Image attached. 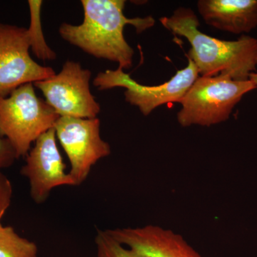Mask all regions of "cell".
<instances>
[{
  "mask_svg": "<svg viewBox=\"0 0 257 257\" xmlns=\"http://www.w3.org/2000/svg\"><path fill=\"white\" fill-rule=\"evenodd\" d=\"M125 3L124 0H82V23H63L59 33L65 41L89 55L117 62L123 69L131 68L135 52L125 40V26L132 25L140 33L154 26L155 21L151 16L126 18Z\"/></svg>",
  "mask_w": 257,
  "mask_h": 257,
  "instance_id": "6da1fadb",
  "label": "cell"
},
{
  "mask_svg": "<svg viewBox=\"0 0 257 257\" xmlns=\"http://www.w3.org/2000/svg\"><path fill=\"white\" fill-rule=\"evenodd\" d=\"M161 23L172 34L185 37L192 49L189 57L197 66L201 77L227 75L234 80L249 79L256 66L257 40L242 35L235 41L218 40L198 29L197 15L189 8H179Z\"/></svg>",
  "mask_w": 257,
  "mask_h": 257,
  "instance_id": "7a4b0ae2",
  "label": "cell"
},
{
  "mask_svg": "<svg viewBox=\"0 0 257 257\" xmlns=\"http://www.w3.org/2000/svg\"><path fill=\"white\" fill-rule=\"evenodd\" d=\"M59 117L53 108L37 95L32 83L0 98V136L9 140L18 159L26 157L32 143L54 128Z\"/></svg>",
  "mask_w": 257,
  "mask_h": 257,
  "instance_id": "3957f363",
  "label": "cell"
},
{
  "mask_svg": "<svg viewBox=\"0 0 257 257\" xmlns=\"http://www.w3.org/2000/svg\"><path fill=\"white\" fill-rule=\"evenodd\" d=\"M255 89L256 85L250 79L234 80L222 74L199 77L180 101L178 122L184 127L224 122L243 95Z\"/></svg>",
  "mask_w": 257,
  "mask_h": 257,
  "instance_id": "277c9868",
  "label": "cell"
},
{
  "mask_svg": "<svg viewBox=\"0 0 257 257\" xmlns=\"http://www.w3.org/2000/svg\"><path fill=\"white\" fill-rule=\"evenodd\" d=\"M188 64L177 72L168 82L157 86H146L136 82L125 73L124 69L118 67L115 70L108 69L98 74L93 84L99 90L114 87H124L125 100L132 105L138 106L142 114L148 116L159 106L169 103H180L196 79L199 71L194 62L188 57Z\"/></svg>",
  "mask_w": 257,
  "mask_h": 257,
  "instance_id": "5b68a950",
  "label": "cell"
},
{
  "mask_svg": "<svg viewBox=\"0 0 257 257\" xmlns=\"http://www.w3.org/2000/svg\"><path fill=\"white\" fill-rule=\"evenodd\" d=\"M91 77L90 70L67 60L58 74L33 84L59 116L94 119L101 107L91 92Z\"/></svg>",
  "mask_w": 257,
  "mask_h": 257,
  "instance_id": "8992f818",
  "label": "cell"
},
{
  "mask_svg": "<svg viewBox=\"0 0 257 257\" xmlns=\"http://www.w3.org/2000/svg\"><path fill=\"white\" fill-rule=\"evenodd\" d=\"M54 128L70 162L69 175L79 185L93 166L111 154L110 146L100 136V120L60 116Z\"/></svg>",
  "mask_w": 257,
  "mask_h": 257,
  "instance_id": "52a82bcc",
  "label": "cell"
},
{
  "mask_svg": "<svg viewBox=\"0 0 257 257\" xmlns=\"http://www.w3.org/2000/svg\"><path fill=\"white\" fill-rule=\"evenodd\" d=\"M28 29L0 23V98L28 83L55 75L52 67L40 65L30 55Z\"/></svg>",
  "mask_w": 257,
  "mask_h": 257,
  "instance_id": "ba28073f",
  "label": "cell"
},
{
  "mask_svg": "<svg viewBox=\"0 0 257 257\" xmlns=\"http://www.w3.org/2000/svg\"><path fill=\"white\" fill-rule=\"evenodd\" d=\"M22 175L29 179L30 195L36 204L47 200L50 192L62 186H77L66 172V165L57 145L55 128L42 135L26 156Z\"/></svg>",
  "mask_w": 257,
  "mask_h": 257,
  "instance_id": "9c48e42d",
  "label": "cell"
},
{
  "mask_svg": "<svg viewBox=\"0 0 257 257\" xmlns=\"http://www.w3.org/2000/svg\"><path fill=\"white\" fill-rule=\"evenodd\" d=\"M106 231L118 242L147 257H203L182 235L156 225Z\"/></svg>",
  "mask_w": 257,
  "mask_h": 257,
  "instance_id": "30bf717a",
  "label": "cell"
},
{
  "mask_svg": "<svg viewBox=\"0 0 257 257\" xmlns=\"http://www.w3.org/2000/svg\"><path fill=\"white\" fill-rule=\"evenodd\" d=\"M198 11L207 25L230 33H248L257 27V0H199Z\"/></svg>",
  "mask_w": 257,
  "mask_h": 257,
  "instance_id": "8fae6325",
  "label": "cell"
},
{
  "mask_svg": "<svg viewBox=\"0 0 257 257\" xmlns=\"http://www.w3.org/2000/svg\"><path fill=\"white\" fill-rule=\"evenodd\" d=\"M30 11V26L28 29L30 48L37 58L43 61L55 60L57 55L45 41L41 25V8L42 2L30 0L28 1Z\"/></svg>",
  "mask_w": 257,
  "mask_h": 257,
  "instance_id": "7c38bea8",
  "label": "cell"
},
{
  "mask_svg": "<svg viewBox=\"0 0 257 257\" xmlns=\"http://www.w3.org/2000/svg\"><path fill=\"white\" fill-rule=\"evenodd\" d=\"M36 243L22 237L12 226L0 221V257H37Z\"/></svg>",
  "mask_w": 257,
  "mask_h": 257,
  "instance_id": "4fadbf2b",
  "label": "cell"
},
{
  "mask_svg": "<svg viewBox=\"0 0 257 257\" xmlns=\"http://www.w3.org/2000/svg\"><path fill=\"white\" fill-rule=\"evenodd\" d=\"M95 244L96 257H147L118 242L106 230H97Z\"/></svg>",
  "mask_w": 257,
  "mask_h": 257,
  "instance_id": "5bb4252c",
  "label": "cell"
},
{
  "mask_svg": "<svg viewBox=\"0 0 257 257\" xmlns=\"http://www.w3.org/2000/svg\"><path fill=\"white\" fill-rule=\"evenodd\" d=\"M13 186L9 179L0 170V221L11 204Z\"/></svg>",
  "mask_w": 257,
  "mask_h": 257,
  "instance_id": "9a60e30c",
  "label": "cell"
},
{
  "mask_svg": "<svg viewBox=\"0 0 257 257\" xmlns=\"http://www.w3.org/2000/svg\"><path fill=\"white\" fill-rule=\"evenodd\" d=\"M17 159L16 151L9 140L0 136V170L13 165Z\"/></svg>",
  "mask_w": 257,
  "mask_h": 257,
  "instance_id": "2e32d148",
  "label": "cell"
},
{
  "mask_svg": "<svg viewBox=\"0 0 257 257\" xmlns=\"http://www.w3.org/2000/svg\"><path fill=\"white\" fill-rule=\"evenodd\" d=\"M256 64H257V57H256ZM249 79L256 85L257 88V72H252L250 74Z\"/></svg>",
  "mask_w": 257,
  "mask_h": 257,
  "instance_id": "e0dca14e",
  "label": "cell"
}]
</instances>
